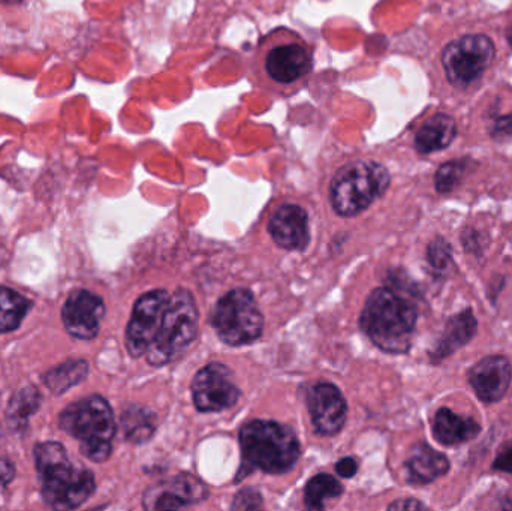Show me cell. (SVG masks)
<instances>
[{
    "label": "cell",
    "instance_id": "9c48e42d",
    "mask_svg": "<svg viewBox=\"0 0 512 511\" xmlns=\"http://www.w3.org/2000/svg\"><path fill=\"white\" fill-rule=\"evenodd\" d=\"M496 56L495 42L486 35H468L442 51V65L453 86L466 89L477 83Z\"/></svg>",
    "mask_w": 512,
    "mask_h": 511
},
{
    "label": "cell",
    "instance_id": "603a6c76",
    "mask_svg": "<svg viewBox=\"0 0 512 511\" xmlns=\"http://www.w3.org/2000/svg\"><path fill=\"white\" fill-rule=\"evenodd\" d=\"M123 434L132 443H144L156 429L155 416L146 408L131 407L122 416Z\"/></svg>",
    "mask_w": 512,
    "mask_h": 511
},
{
    "label": "cell",
    "instance_id": "1f68e13d",
    "mask_svg": "<svg viewBox=\"0 0 512 511\" xmlns=\"http://www.w3.org/2000/svg\"><path fill=\"white\" fill-rule=\"evenodd\" d=\"M501 509L512 510V497L504 498L501 501Z\"/></svg>",
    "mask_w": 512,
    "mask_h": 511
},
{
    "label": "cell",
    "instance_id": "f1b7e54d",
    "mask_svg": "<svg viewBox=\"0 0 512 511\" xmlns=\"http://www.w3.org/2000/svg\"><path fill=\"white\" fill-rule=\"evenodd\" d=\"M337 474L343 479H351L357 474L358 464L355 459L343 458L342 461L337 462L336 465Z\"/></svg>",
    "mask_w": 512,
    "mask_h": 511
},
{
    "label": "cell",
    "instance_id": "ac0fdd59",
    "mask_svg": "<svg viewBox=\"0 0 512 511\" xmlns=\"http://www.w3.org/2000/svg\"><path fill=\"white\" fill-rule=\"evenodd\" d=\"M478 321L472 309H465L451 317L445 324L441 338L436 342L435 348L430 351V359L433 363H441L442 360L456 354L460 348L468 345L477 335Z\"/></svg>",
    "mask_w": 512,
    "mask_h": 511
},
{
    "label": "cell",
    "instance_id": "7402d4cb",
    "mask_svg": "<svg viewBox=\"0 0 512 511\" xmlns=\"http://www.w3.org/2000/svg\"><path fill=\"white\" fill-rule=\"evenodd\" d=\"M89 374V365L84 360H69L56 366L44 375V383L54 395H63L66 390L77 386Z\"/></svg>",
    "mask_w": 512,
    "mask_h": 511
},
{
    "label": "cell",
    "instance_id": "8992f818",
    "mask_svg": "<svg viewBox=\"0 0 512 511\" xmlns=\"http://www.w3.org/2000/svg\"><path fill=\"white\" fill-rule=\"evenodd\" d=\"M390 182V173L379 162H349L331 180V206L337 215L357 216L387 192Z\"/></svg>",
    "mask_w": 512,
    "mask_h": 511
},
{
    "label": "cell",
    "instance_id": "277c9868",
    "mask_svg": "<svg viewBox=\"0 0 512 511\" xmlns=\"http://www.w3.org/2000/svg\"><path fill=\"white\" fill-rule=\"evenodd\" d=\"M59 425L80 443V452L89 461L102 464L110 459L116 422L110 404L102 396H87L69 405L60 414Z\"/></svg>",
    "mask_w": 512,
    "mask_h": 511
},
{
    "label": "cell",
    "instance_id": "5bb4252c",
    "mask_svg": "<svg viewBox=\"0 0 512 511\" xmlns=\"http://www.w3.org/2000/svg\"><path fill=\"white\" fill-rule=\"evenodd\" d=\"M307 407L319 435L339 434L346 422L348 405L340 390L330 383H319L307 395Z\"/></svg>",
    "mask_w": 512,
    "mask_h": 511
},
{
    "label": "cell",
    "instance_id": "8fae6325",
    "mask_svg": "<svg viewBox=\"0 0 512 511\" xmlns=\"http://www.w3.org/2000/svg\"><path fill=\"white\" fill-rule=\"evenodd\" d=\"M168 302L170 294L167 291L155 290L144 294L135 303L126 329V347L132 357L144 356L149 350L161 326Z\"/></svg>",
    "mask_w": 512,
    "mask_h": 511
},
{
    "label": "cell",
    "instance_id": "484cf974",
    "mask_svg": "<svg viewBox=\"0 0 512 511\" xmlns=\"http://www.w3.org/2000/svg\"><path fill=\"white\" fill-rule=\"evenodd\" d=\"M427 260L433 269L444 272L453 263V248L444 237H436L427 248Z\"/></svg>",
    "mask_w": 512,
    "mask_h": 511
},
{
    "label": "cell",
    "instance_id": "ffe728a7",
    "mask_svg": "<svg viewBox=\"0 0 512 511\" xmlns=\"http://www.w3.org/2000/svg\"><path fill=\"white\" fill-rule=\"evenodd\" d=\"M457 135V125L448 114H435L415 134V149L423 155L447 149Z\"/></svg>",
    "mask_w": 512,
    "mask_h": 511
},
{
    "label": "cell",
    "instance_id": "7a4b0ae2",
    "mask_svg": "<svg viewBox=\"0 0 512 511\" xmlns=\"http://www.w3.org/2000/svg\"><path fill=\"white\" fill-rule=\"evenodd\" d=\"M36 470L42 482V498L54 510H74L95 492V476L69 461L65 447L56 441L36 444Z\"/></svg>",
    "mask_w": 512,
    "mask_h": 511
},
{
    "label": "cell",
    "instance_id": "3957f363",
    "mask_svg": "<svg viewBox=\"0 0 512 511\" xmlns=\"http://www.w3.org/2000/svg\"><path fill=\"white\" fill-rule=\"evenodd\" d=\"M360 326L370 341L385 353L405 354L411 350L417 311L396 291L376 288L367 297Z\"/></svg>",
    "mask_w": 512,
    "mask_h": 511
},
{
    "label": "cell",
    "instance_id": "d6986e66",
    "mask_svg": "<svg viewBox=\"0 0 512 511\" xmlns=\"http://www.w3.org/2000/svg\"><path fill=\"white\" fill-rule=\"evenodd\" d=\"M432 431L442 446H460L475 440L480 435L481 425L471 417L459 416L450 408L442 407L433 417Z\"/></svg>",
    "mask_w": 512,
    "mask_h": 511
},
{
    "label": "cell",
    "instance_id": "836d02e7",
    "mask_svg": "<svg viewBox=\"0 0 512 511\" xmlns=\"http://www.w3.org/2000/svg\"><path fill=\"white\" fill-rule=\"evenodd\" d=\"M507 41L508 44H510V47L512 48V26L510 29L507 30Z\"/></svg>",
    "mask_w": 512,
    "mask_h": 511
},
{
    "label": "cell",
    "instance_id": "4fadbf2b",
    "mask_svg": "<svg viewBox=\"0 0 512 511\" xmlns=\"http://www.w3.org/2000/svg\"><path fill=\"white\" fill-rule=\"evenodd\" d=\"M105 305L101 297L87 290L71 293L62 309V320L69 335L90 341L98 335Z\"/></svg>",
    "mask_w": 512,
    "mask_h": 511
},
{
    "label": "cell",
    "instance_id": "4dcf8cb0",
    "mask_svg": "<svg viewBox=\"0 0 512 511\" xmlns=\"http://www.w3.org/2000/svg\"><path fill=\"white\" fill-rule=\"evenodd\" d=\"M390 510H426V504L418 500H400L388 507Z\"/></svg>",
    "mask_w": 512,
    "mask_h": 511
},
{
    "label": "cell",
    "instance_id": "83f0119b",
    "mask_svg": "<svg viewBox=\"0 0 512 511\" xmlns=\"http://www.w3.org/2000/svg\"><path fill=\"white\" fill-rule=\"evenodd\" d=\"M493 470L499 473L512 474V440L501 447L495 462H493Z\"/></svg>",
    "mask_w": 512,
    "mask_h": 511
},
{
    "label": "cell",
    "instance_id": "7c38bea8",
    "mask_svg": "<svg viewBox=\"0 0 512 511\" xmlns=\"http://www.w3.org/2000/svg\"><path fill=\"white\" fill-rule=\"evenodd\" d=\"M207 497L209 489L201 480L179 474L147 489L143 504L147 510H180L203 503Z\"/></svg>",
    "mask_w": 512,
    "mask_h": 511
},
{
    "label": "cell",
    "instance_id": "ba28073f",
    "mask_svg": "<svg viewBox=\"0 0 512 511\" xmlns=\"http://www.w3.org/2000/svg\"><path fill=\"white\" fill-rule=\"evenodd\" d=\"M212 324L225 344L240 347L259 339L264 330V317L251 291H230L225 294L212 314Z\"/></svg>",
    "mask_w": 512,
    "mask_h": 511
},
{
    "label": "cell",
    "instance_id": "d4e9b609",
    "mask_svg": "<svg viewBox=\"0 0 512 511\" xmlns=\"http://www.w3.org/2000/svg\"><path fill=\"white\" fill-rule=\"evenodd\" d=\"M468 165L469 162L466 159L450 161L441 165L435 177L436 189H438L439 194H448V192L453 191L462 182L463 176L468 171Z\"/></svg>",
    "mask_w": 512,
    "mask_h": 511
},
{
    "label": "cell",
    "instance_id": "5b68a950",
    "mask_svg": "<svg viewBox=\"0 0 512 511\" xmlns=\"http://www.w3.org/2000/svg\"><path fill=\"white\" fill-rule=\"evenodd\" d=\"M246 465L262 473L285 474L295 467L301 455L297 435L288 426L270 420H254L240 432Z\"/></svg>",
    "mask_w": 512,
    "mask_h": 511
},
{
    "label": "cell",
    "instance_id": "9a60e30c",
    "mask_svg": "<svg viewBox=\"0 0 512 511\" xmlns=\"http://www.w3.org/2000/svg\"><path fill=\"white\" fill-rule=\"evenodd\" d=\"M512 366L504 356H487L472 366L468 381L484 404L502 401L510 390Z\"/></svg>",
    "mask_w": 512,
    "mask_h": 511
},
{
    "label": "cell",
    "instance_id": "f546056e",
    "mask_svg": "<svg viewBox=\"0 0 512 511\" xmlns=\"http://www.w3.org/2000/svg\"><path fill=\"white\" fill-rule=\"evenodd\" d=\"M493 135L498 138L512 137V114L496 120Z\"/></svg>",
    "mask_w": 512,
    "mask_h": 511
},
{
    "label": "cell",
    "instance_id": "cb8c5ba5",
    "mask_svg": "<svg viewBox=\"0 0 512 511\" xmlns=\"http://www.w3.org/2000/svg\"><path fill=\"white\" fill-rule=\"evenodd\" d=\"M343 494V486L336 477L328 474H319L307 483L304 491V501L310 510H322L325 503L333 498H339Z\"/></svg>",
    "mask_w": 512,
    "mask_h": 511
},
{
    "label": "cell",
    "instance_id": "2e32d148",
    "mask_svg": "<svg viewBox=\"0 0 512 511\" xmlns=\"http://www.w3.org/2000/svg\"><path fill=\"white\" fill-rule=\"evenodd\" d=\"M268 231L280 248L303 251L310 240L309 218L297 204H283L271 216Z\"/></svg>",
    "mask_w": 512,
    "mask_h": 511
},
{
    "label": "cell",
    "instance_id": "6da1fadb",
    "mask_svg": "<svg viewBox=\"0 0 512 511\" xmlns=\"http://www.w3.org/2000/svg\"><path fill=\"white\" fill-rule=\"evenodd\" d=\"M312 69V45L294 30L277 27L256 45L252 75L274 95L291 96L303 89Z\"/></svg>",
    "mask_w": 512,
    "mask_h": 511
},
{
    "label": "cell",
    "instance_id": "52a82bcc",
    "mask_svg": "<svg viewBox=\"0 0 512 511\" xmlns=\"http://www.w3.org/2000/svg\"><path fill=\"white\" fill-rule=\"evenodd\" d=\"M198 308L191 291L179 288L170 296L161 326L147 350V362L155 368L168 365L188 351L197 338Z\"/></svg>",
    "mask_w": 512,
    "mask_h": 511
},
{
    "label": "cell",
    "instance_id": "44dd1931",
    "mask_svg": "<svg viewBox=\"0 0 512 511\" xmlns=\"http://www.w3.org/2000/svg\"><path fill=\"white\" fill-rule=\"evenodd\" d=\"M32 302L11 288L0 287V333L14 332L23 323Z\"/></svg>",
    "mask_w": 512,
    "mask_h": 511
},
{
    "label": "cell",
    "instance_id": "d6a6232c",
    "mask_svg": "<svg viewBox=\"0 0 512 511\" xmlns=\"http://www.w3.org/2000/svg\"><path fill=\"white\" fill-rule=\"evenodd\" d=\"M24 0H0V3H6V5H15V3H21Z\"/></svg>",
    "mask_w": 512,
    "mask_h": 511
},
{
    "label": "cell",
    "instance_id": "e0dca14e",
    "mask_svg": "<svg viewBox=\"0 0 512 511\" xmlns=\"http://www.w3.org/2000/svg\"><path fill=\"white\" fill-rule=\"evenodd\" d=\"M447 456L436 452L426 443L415 444L405 462L406 480L411 485L426 486L450 471Z\"/></svg>",
    "mask_w": 512,
    "mask_h": 511
},
{
    "label": "cell",
    "instance_id": "4316f807",
    "mask_svg": "<svg viewBox=\"0 0 512 511\" xmlns=\"http://www.w3.org/2000/svg\"><path fill=\"white\" fill-rule=\"evenodd\" d=\"M262 506V498L258 492L254 491V489H245V491L240 492L236 497V501H234L233 509L236 510H255L259 509Z\"/></svg>",
    "mask_w": 512,
    "mask_h": 511
},
{
    "label": "cell",
    "instance_id": "30bf717a",
    "mask_svg": "<svg viewBox=\"0 0 512 511\" xmlns=\"http://www.w3.org/2000/svg\"><path fill=\"white\" fill-rule=\"evenodd\" d=\"M192 398L201 413H221L237 404L240 390L227 366L212 363L195 375Z\"/></svg>",
    "mask_w": 512,
    "mask_h": 511
}]
</instances>
